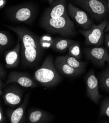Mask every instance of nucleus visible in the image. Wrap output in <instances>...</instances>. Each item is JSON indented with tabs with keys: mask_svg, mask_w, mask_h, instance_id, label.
<instances>
[{
	"mask_svg": "<svg viewBox=\"0 0 109 123\" xmlns=\"http://www.w3.org/2000/svg\"><path fill=\"white\" fill-rule=\"evenodd\" d=\"M6 26L17 34L21 41V56L23 64L29 67L35 65L40 60L44 50L40 44V38L25 27Z\"/></svg>",
	"mask_w": 109,
	"mask_h": 123,
	"instance_id": "obj_1",
	"label": "nucleus"
},
{
	"mask_svg": "<svg viewBox=\"0 0 109 123\" xmlns=\"http://www.w3.org/2000/svg\"><path fill=\"white\" fill-rule=\"evenodd\" d=\"M33 78L36 82L47 88L55 86L62 79L61 74L55 67L53 59L51 55L47 56L41 66L35 71Z\"/></svg>",
	"mask_w": 109,
	"mask_h": 123,
	"instance_id": "obj_2",
	"label": "nucleus"
},
{
	"mask_svg": "<svg viewBox=\"0 0 109 123\" xmlns=\"http://www.w3.org/2000/svg\"><path fill=\"white\" fill-rule=\"evenodd\" d=\"M41 24L47 31L64 37H72L76 33L75 24L68 14L58 18H42Z\"/></svg>",
	"mask_w": 109,
	"mask_h": 123,
	"instance_id": "obj_3",
	"label": "nucleus"
},
{
	"mask_svg": "<svg viewBox=\"0 0 109 123\" xmlns=\"http://www.w3.org/2000/svg\"><path fill=\"white\" fill-rule=\"evenodd\" d=\"M36 14V8L30 4L13 6L7 11V16L11 21L27 24L31 23L34 20Z\"/></svg>",
	"mask_w": 109,
	"mask_h": 123,
	"instance_id": "obj_4",
	"label": "nucleus"
},
{
	"mask_svg": "<svg viewBox=\"0 0 109 123\" xmlns=\"http://www.w3.org/2000/svg\"><path fill=\"white\" fill-rule=\"evenodd\" d=\"M108 22L107 20H104L98 25L93 24L91 28L88 30H79L85 39V44L86 45L99 47L103 44L105 29Z\"/></svg>",
	"mask_w": 109,
	"mask_h": 123,
	"instance_id": "obj_5",
	"label": "nucleus"
},
{
	"mask_svg": "<svg viewBox=\"0 0 109 123\" xmlns=\"http://www.w3.org/2000/svg\"><path fill=\"white\" fill-rule=\"evenodd\" d=\"M75 1L96 20L104 19L108 14V6L104 0H75Z\"/></svg>",
	"mask_w": 109,
	"mask_h": 123,
	"instance_id": "obj_6",
	"label": "nucleus"
},
{
	"mask_svg": "<svg viewBox=\"0 0 109 123\" xmlns=\"http://www.w3.org/2000/svg\"><path fill=\"white\" fill-rule=\"evenodd\" d=\"M1 96L5 104L11 107H16L22 102L24 90L16 83H11L3 88Z\"/></svg>",
	"mask_w": 109,
	"mask_h": 123,
	"instance_id": "obj_7",
	"label": "nucleus"
},
{
	"mask_svg": "<svg viewBox=\"0 0 109 123\" xmlns=\"http://www.w3.org/2000/svg\"><path fill=\"white\" fill-rule=\"evenodd\" d=\"M11 83H16L23 87L35 88L38 86L33 78L25 73L16 71H11L7 76V80L4 83V88Z\"/></svg>",
	"mask_w": 109,
	"mask_h": 123,
	"instance_id": "obj_8",
	"label": "nucleus"
},
{
	"mask_svg": "<svg viewBox=\"0 0 109 123\" xmlns=\"http://www.w3.org/2000/svg\"><path fill=\"white\" fill-rule=\"evenodd\" d=\"M68 14L83 30L90 29L93 25L92 20L85 11L69 3L67 5Z\"/></svg>",
	"mask_w": 109,
	"mask_h": 123,
	"instance_id": "obj_9",
	"label": "nucleus"
},
{
	"mask_svg": "<svg viewBox=\"0 0 109 123\" xmlns=\"http://www.w3.org/2000/svg\"><path fill=\"white\" fill-rule=\"evenodd\" d=\"M86 57L95 65L102 67L109 58L108 49L102 47H92L84 49Z\"/></svg>",
	"mask_w": 109,
	"mask_h": 123,
	"instance_id": "obj_10",
	"label": "nucleus"
},
{
	"mask_svg": "<svg viewBox=\"0 0 109 123\" xmlns=\"http://www.w3.org/2000/svg\"><path fill=\"white\" fill-rule=\"evenodd\" d=\"M85 81L87 96L95 104H98L102 96L99 92V82L94 70H91L87 74L85 78Z\"/></svg>",
	"mask_w": 109,
	"mask_h": 123,
	"instance_id": "obj_11",
	"label": "nucleus"
},
{
	"mask_svg": "<svg viewBox=\"0 0 109 123\" xmlns=\"http://www.w3.org/2000/svg\"><path fill=\"white\" fill-rule=\"evenodd\" d=\"M30 93L27 94L22 103L14 109H8L6 115L11 123H23L27 122L26 116V109L28 105Z\"/></svg>",
	"mask_w": 109,
	"mask_h": 123,
	"instance_id": "obj_12",
	"label": "nucleus"
},
{
	"mask_svg": "<svg viewBox=\"0 0 109 123\" xmlns=\"http://www.w3.org/2000/svg\"><path fill=\"white\" fill-rule=\"evenodd\" d=\"M68 14L67 0H54L45 12L42 18H58Z\"/></svg>",
	"mask_w": 109,
	"mask_h": 123,
	"instance_id": "obj_13",
	"label": "nucleus"
},
{
	"mask_svg": "<svg viewBox=\"0 0 109 123\" xmlns=\"http://www.w3.org/2000/svg\"><path fill=\"white\" fill-rule=\"evenodd\" d=\"M21 49V43L18 38L15 46L5 53V60L6 68H15L18 66L20 62Z\"/></svg>",
	"mask_w": 109,
	"mask_h": 123,
	"instance_id": "obj_14",
	"label": "nucleus"
},
{
	"mask_svg": "<svg viewBox=\"0 0 109 123\" xmlns=\"http://www.w3.org/2000/svg\"><path fill=\"white\" fill-rule=\"evenodd\" d=\"M27 118V123H46L51 122L53 116L43 110L33 108L29 110Z\"/></svg>",
	"mask_w": 109,
	"mask_h": 123,
	"instance_id": "obj_15",
	"label": "nucleus"
},
{
	"mask_svg": "<svg viewBox=\"0 0 109 123\" xmlns=\"http://www.w3.org/2000/svg\"><path fill=\"white\" fill-rule=\"evenodd\" d=\"M54 64L58 72L61 75L69 77H77L83 73L71 67L60 56H57L54 61Z\"/></svg>",
	"mask_w": 109,
	"mask_h": 123,
	"instance_id": "obj_16",
	"label": "nucleus"
},
{
	"mask_svg": "<svg viewBox=\"0 0 109 123\" xmlns=\"http://www.w3.org/2000/svg\"><path fill=\"white\" fill-rule=\"evenodd\" d=\"M75 41L57 37L54 39L53 43L52 48L53 50L58 52H66L69 47Z\"/></svg>",
	"mask_w": 109,
	"mask_h": 123,
	"instance_id": "obj_17",
	"label": "nucleus"
},
{
	"mask_svg": "<svg viewBox=\"0 0 109 123\" xmlns=\"http://www.w3.org/2000/svg\"><path fill=\"white\" fill-rule=\"evenodd\" d=\"M60 56L71 67L82 72H84L87 65L86 62L81 61L74 57L70 56L69 55H67Z\"/></svg>",
	"mask_w": 109,
	"mask_h": 123,
	"instance_id": "obj_18",
	"label": "nucleus"
},
{
	"mask_svg": "<svg viewBox=\"0 0 109 123\" xmlns=\"http://www.w3.org/2000/svg\"><path fill=\"white\" fill-rule=\"evenodd\" d=\"M11 37L9 34L6 31H1V32H0V49H1V52L9 47L11 44Z\"/></svg>",
	"mask_w": 109,
	"mask_h": 123,
	"instance_id": "obj_19",
	"label": "nucleus"
},
{
	"mask_svg": "<svg viewBox=\"0 0 109 123\" xmlns=\"http://www.w3.org/2000/svg\"><path fill=\"white\" fill-rule=\"evenodd\" d=\"M69 55L79 60L81 58L82 54L80 44L75 41L69 48Z\"/></svg>",
	"mask_w": 109,
	"mask_h": 123,
	"instance_id": "obj_20",
	"label": "nucleus"
},
{
	"mask_svg": "<svg viewBox=\"0 0 109 123\" xmlns=\"http://www.w3.org/2000/svg\"><path fill=\"white\" fill-rule=\"evenodd\" d=\"M54 39L50 34H44L40 38L39 42L41 48L43 50H46L52 47Z\"/></svg>",
	"mask_w": 109,
	"mask_h": 123,
	"instance_id": "obj_21",
	"label": "nucleus"
},
{
	"mask_svg": "<svg viewBox=\"0 0 109 123\" xmlns=\"http://www.w3.org/2000/svg\"><path fill=\"white\" fill-rule=\"evenodd\" d=\"M99 82L102 88L109 92V70H104L99 76Z\"/></svg>",
	"mask_w": 109,
	"mask_h": 123,
	"instance_id": "obj_22",
	"label": "nucleus"
},
{
	"mask_svg": "<svg viewBox=\"0 0 109 123\" xmlns=\"http://www.w3.org/2000/svg\"><path fill=\"white\" fill-rule=\"evenodd\" d=\"M100 116H104L109 118V97H107L101 101L100 108Z\"/></svg>",
	"mask_w": 109,
	"mask_h": 123,
	"instance_id": "obj_23",
	"label": "nucleus"
},
{
	"mask_svg": "<svg viewBox=\"0 0 109 123\" xmlns=\"http://www.w3.org/2000/svg\"><path fill=\"white\" fill-rule=\"evenodd\" d=\"M6 74L7 72L1 63L0 65V78H1V79L5 80L6 77Z\"/></svg>",
	"mask_w": 109,
	"mask_h": 123,
	"instance_id": "obj_24",
	"label": "nucleus"
},
{
	"mask_svg": "<svg viewBox=\"0 0 109 123\" xmlns=\"http://www.w3.org/2000/svg\"><path fill=\"white\" fill-rule=\"evenodd\" d=\"M6 121V119L4 113V109L2 106H0V123H4Z\"/></svg>",
	"mask_w": 109,
	"mask_h": 123,
	"instance_id": "obj_25",
	"label": "nucleus"
},
{
	"mask_svg": "<svg viewBox=\"0 0 109 123\" xmlns=\"http://www.w3.org/2000/svg\"><path fill=\"white\" fill-rule=\"evenodd\" d=\"M105 43L109 52V33H107L105 36Z\"/></svg>",
	"mask_w": 109,
	"mask_h": 123,
	"instance_id": "obj_26",
	"label": "nucleus"
},
{
	"mask_svg": "<svg viewBox=\"0 0 109 123\" xmlns=\"http://www.w3.org/2000/svg\"><path fill=\"white\" fill-rule=\"evenodd\" d=\"M6 0H0V8H3L6 4Z\"/></svg>",
	"mask_w": 109,
	"mask_h": 123,
	"instance_id": "obj_27",
	"label": "nucleus"
},
{
	"mask_svg": "<svg viewBox=\"0 0 109 123\" xmlns=\"http://www.w3.org/2000/svg\"><path fill=\"white\" fill-rule=\"evenodd\" d=\"M105 32H107L109 33V21L108 22L107 26L105 29Z\"/></svg>",
	"mask_w": 109,
	"mask_h": 123,
	"instance_id": "obj_28",
	"label": "nucleus"
},
{
	"mask_svg": "<svg viewBox=\"0 0 109 123\" xmlns=\"http://www.w3.org/2000/svg\"><path fill=\"white\" fill-rule=\"evenodd\" d=\"M48 2V3H49V4L50 5H52V4L53 3V2L54 1V0H47Z\"/></svg>",
	"mask_w": 109,
	"mask_h": 123,
	"instance_id": "obj_29",
	"label": "nucleus"
},
{
	"mask_svg": "<svg viewBox=\"0 0 109 123\" xmlns=\"http://www.w3.org/2000/svg\"><path fill=\"white\" fill-rule=\"evenodd\" d=\"M107 6H108V10L109 11V0H108V4H107Z\"/></svg>",
	"mask_w": 109,
	"mask_h": 123,
	"instance_id": "obj_30",
	"label": "nucleus"
},
{
	"mask_svg": "<svg viewBox=\"0 0 109 123\" xmlns=\"http://www.w3.org/2000/svg\"><path fill=\"white\" fill-rule=\"evenodd\" d=\"M107 62H108V65H109V59H108V61H107Z\"/></svg>",
	"mask_w": 109,
	"mask_h": 123,
	"instance_id": "obj_31",
	"label": "nucleus"
}]
</instances>
